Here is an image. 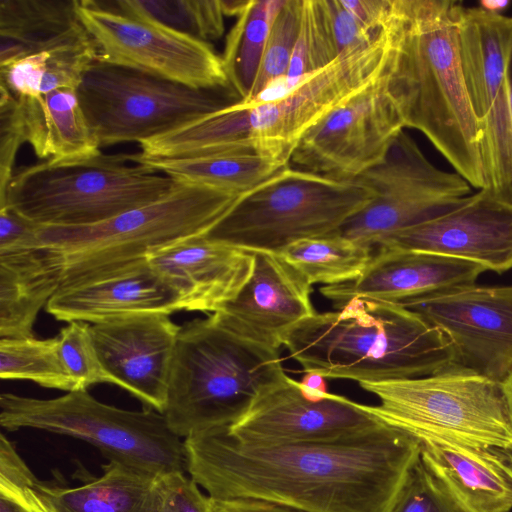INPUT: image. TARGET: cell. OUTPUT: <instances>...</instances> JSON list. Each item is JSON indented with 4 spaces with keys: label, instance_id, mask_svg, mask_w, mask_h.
I'll return each mask as SVG.
<instances>
[{
    "label": "cell",
    "instance_id": "1",
    "mask_svg": "<svg viewBox=\"0 0 512 512\" xmlns=\"http://www.w3.org/2000/svg\"><path fill=\"white\" fill-rule=\"evenodd\" d=\"M188 474L216 499L256 498L306 512H388L420 444L388 424L333 442L255 444L227 427L184 440Z\"/></svg>",
    "mask_w": 512,
    "mask_h": 512
},
{
    "label": "cell",
    "instance_id": "2",
    "mask_svg": "<svg viewBox=\"0 0 512 512\" xmlns=\"http://www.w3.org/2000/svg\"><path fill=\"white\" fill-rule=\"evenodd\" d=\"M463 5L451 0H391L383 25L382 74L405 128L418 130L475 189L485 188L482 133L462 70L458 27Z\"/></svg>",
    "mask_w": 512,
    "mask_h": 512
},
{
    "label": "cell",
    "instance_id": "3",
    "mask_svg": "<svg viewBox=\"0 0 512 512\" xmlns=\"http://www.w3.org/2000/svg\"><path fill=\"white\" fill-rule=\"evenodd\" d=\"M283 346L304 373L358 383L420 378L458 364L446 336L418 314L364 297L304 319Z\"/></svg>",
    "mask_w": 512,
    "mask_h": 512
},
{
    "label": "cell",
    "instance_id": "4",
    "mask_svg": "<svg viewBox=\"0 0 512 512\" xmlns=\"http://www.w3.org/2000/svg\"><path fill=\"white\" fill-rule=\"evenodd\" d=\"M240 194L179 183L168 195L85 226H41L38 237L60 288L84 284L146 260L148 253L205 235Z\"/></svg>",
    "mask_w": 512,
    "mask_h": 512
},
{
    "label": "cell",
    "instance_id": "5",
    "mask_svg": "<svg viewBox=\"0 0 512 512\" xmlns=\"http://www.w3.org/2000/svg\"><path fill=\"white\" fill-rule=\"evenodd\" d=\"M287 374L279 350L238 337L209 316L181 326L163 415L179 437L240 420Z\"/></svg>",
    "mask_w": 512,
    "mask_h": 512
},
{
    "label": "cell",
    "instance_id": "6",
    "mask_svg": "<svg viewBox=\"0 0 512 512\" xmlns=\"http://www.w3.org/2000/svg\"><path fill=\"white\" fill-rule=\"evenodd\" d=\"M179 183L130 154L100 153L17 170L0 208L9 207L41 226H85L163 198Z\"/></svg>",
    "mask_w": 512,
    "mask_h": 512
},
{
    "label": "cell",
    "instance_id": "7",
    "mask_svg": "<svg viewBox=\"0 0 512 512\" xmlns=\"http://www.w3.org/2000/svg\"><path fill=\"white\" fill-rule=\"evenodd\" d=\"M378 405L369 411L420 443L512 448V414L504 383L455 364L405 380L359 383Z\"/></svg>",
    "mask_w": 512,
    "mask_h": 512
},
{
    "label": "cell",
    "instance_id": "8",
    "mask_svg": "<svg viewBox=\"0 0 512 512\" xmlns=\"http://www.w3.org/2000/svg\"><path fill=\"white\" fill-rule=\"evenodd\" d=\"M371 199L356 180L287 165L241 194L205 236L252 253L279 254L294 242L336 234Z\"/></svg>",
    "mask_w": 512,
    "mask_h": 512
},
{
    "label": "cell",
    "instance_id": "9",
    "mask_svg": "<svg viewBox=\"0 0 512 512\" xmlns=\"http://www.w3.org/2000/svg\"><path fill=\"white\" fill-rule=\"evenodd\" d=\"M0 409V424L8 431L32 428L73 437L98 448L109 462L155 478L188 472L184 441L154 409L117 408L87 390L52 399L2 393Z\"/></svg>",
    "mask_w": 512,
    "mask_h": 512
},
{
    "label": "cell",
    "instance_id": "10",
    "mask_svg": "<svg viewBox=\"0 0 512 512\" xmlns=\"http://www.w3.org/2000/svg\"><path fill=\"white\" fill-rule=\"evenodd\" d=\"M77 94L101 147L140 144L240 101L232 88L195 89L101 61L86 71Z\"/></svg>",
    "mask_w": 512,
    "mask_h": 512
},
{
    "label": "cell",
    "instance_id": "11",
    "mask_svg": "<svg viewBox=\"0 0 512 512\" xmlns=\"http://www.w3.org/2000/svg\"><path fill=\"white\" fill-rule=\"evenodd\" d=\"M354 180L372 192V199L336 234L371 249L386 236L436 218L471 195L463 177L434 166L404 130L384 160Z\"/></svg>",
    "mask_w": 512,
    "mask_h": 512
},
{
    "label": "cell",
    "instance_id": "12",
    "mask_svg": "<svg viewBox=\"0 0 512 512\" xmlns=\"http://www.w3.org/2000/svg\"><path fill=\"white\" fill-rule=\"evenodd\" d=\"M387 54L388 39L382 28L284 95L252 104L240 102L248 109L256 152L280 167L289 165L299 141L311 128L382 76Z\"/></svg>",
    "mask_w": 512,
    "mask_h": 512
},
{
    "label": "cell",
    "instance_id": "13",
    "mask_svg": "<svg viewBox=\"0 0 512 512\" xmlns=\"http://www.w3.org/2000/svg\"><path fill=\"white\" fill-rule=\"evenodd\" d=\"M458 35L465 84L482 133L485 188L512 200V111L507 80L512 17L463 7Z\"/></svg>",
    "mask_w": 512,
    "mask_h": 512
},
{
    "label": "cell",
    "instance_id": "14",
    "mask_svg": "<svg viewBox=\"0 0 512 512\" xmlns=\"http://www.w3.org/2000/svg\"><path fill=\"white\" fill-rule=\"evenodd\" d=\"M78 15L95 44L97 61L195 89L232 88L222 57L209 43L101 1H79Z\"/></svg>",
    "mask_w": 512,
    "mask_h": 512
},
{
    "label": "cell",
    "instance_id": "15",
    "mask_svg": "<svg viewBox=\"0 0 512 512\" xmlns=\"http://www.w3.org/2000/svg\"><path fill=\"white\" fill-rule=\"evenodd\" d=\"M404 128L381 76L311 128L289 165L337 180H354L384 160Z\"/></svg>",
    "mask_w": 512,
    "mask_h": 512
},
{
    "label": "cell",
    "instance_id": "16",
    "mask_svg": "<svg viewBox=\"0 0 512 512\" xmlns=\"http://www.w3.org/2000/svg\"><path fill=\"white\" fill-rule=\"evenodd\" d=\"M385 424L365 404L310 388L286 375L227 429L246 443H321L362 435Z\"/></svg>",
    "mask_w": 512,
    "mask_h": 512
},
{
    "label": "cell",
    "instance_id": "17",
    "mask_svg": "<svg viewBox=\"0 0 512 512\" xmlns=\"http://www.w3.org/2000/svg\"><path fill=\"white\" fill-rule=\"evenodd\" d=\"M400 305L446 336L458 365L500 383L512 375V285L471 284Z\"/></svg>",
    "mask_w": 512,
    "mask_h": 512
},
{
    "label": "cell",
    "instance_id": "18",
    "mask_svg": "<svg viewBox=\"0 0 512 512\" xmlns=\"http://www.w3.org/2000/svg\"><path fill=\"white\" fill-rule=\"evenodd\" d=\"M434 253L497 273L512 269V200L483 188L456 208L386 236L376 247Z\"/></svg>",
    "mask_w": 512,
    "mask_h": 512
},
{
    "label": "cell",
    "instance_id": "19",
    "mask_svg": "<svg viewBox=\"0 0 512 512\" xmlns=\"http://www.w3.org/2000/svg\"><path fill=\"white\" fill-rule=\"evenodd\" d=\"M253 255L252 270L242 288L209 316L242 339L279 350L289 331L316 313L312 285L279 254Z\"/></svg>",
    "mask_w": 512,
    "mask_h": 512
},
{
    "label": "cell",
    "instance_id": "20",
    "mask_svg": "<svg viewBox=\"0 0 512 512\" xmlns=\"http://www.w3.org/2000/svg\"><path fill=\"white\" fill-rule=\"evenodd\" d=\"M180 328L169 314L148 313L90 324V333L114 385L163 414Z\"/></svg>",
    "mask_w": 512,
    "mask_h": 512
},
{
    "label": "cell",
    "instance_id": "21",
    "mask_svg": "<svg viewBox=\"0 0 512 512\" xmlns=\"http://www.w3.org/2000/svg\"><path fill=\"white\" fill-rule=\"evenodd\" d=\"M485 271L478 264L457 258L380 247L356 279L323 286L320 292L336 308L354 297L401 304L475 284Z\"/></svg>",
    "mask_w": 512,
    "mask_h": 512
},
{
    "label": "cell",
    "instance_id": "22",
    "mask_svg": "<svg viewBox=\"0 0 512 512\" xmlns=\"http://www.w3.org/2000/svg\"><path fill=\"white\" fill-rule=\"evenodd\" d=\"M146 259L178 291L183 310L212 314L247 281L254 255L199 235L153 250Z\"/></svg>",
    "mask_w": 512,
    "mask_h": 512
},
{
    "label": "cell",
    "instance_id": "23",
    "mask_svg": "<svg viewBox=\"0 0 512 512\" xmlns=\"http://www.w3.org/2000/svg\"><path fill=\"white\" fill-rule=\"evenodd\" d=\"M46 311L56 320L95 324L139 314L183 310L178 291L147 259L88 283L59 288Z\"/></svg>",
    "mask_w": 512,
    "mask_h": 512
},
{
    "label": "cell",
    "instance_id": "24",
    "mask_svg": "<svg viewBox=\"0 0 512 512\" xmlns=\"http://www.w3.org/2000/svg\"><path fill=\"white\" fill-rule=\"evenodd\" d=\"M420 459L466 512L512 509V466L499 449L424 442Z\"/></svg>",
    "mask_w": 512,
    "mask_h": 512
},
{
    "label": "cell",
    "instance_id": "25",
    "mask_svg": "<svg viewBox=\"0 0 512 512\" xmlns=\"http://www.w3.org/2000/svg\"><path fill=\"white\" fill-rule=\"evenodd\" d=\"M78 6V0H0V67L88 35Z\"/></svg>",
    "mask_w": 512,
    "mask_h": 512
},
{
    "label": "cell",
    "instance_id": "26",
    "mask_svg": "<svg viewBox=\"0 0 512 512\" xmlns=\"http://www.w3.org/2000/svg\"><path fill=\"white\" fill-rule=\"evenodd\" d=\"M104 473L77 487L50 486L37 479L41 495L56 512H161V478L109 462Z\"/></svg>",
    "mask_w": 512,
    "mask_h": 512
},
{
    "label": "cell",
    "instance_id": "27",
    "mask_svg": "<svg viewBox=\"0 0 512 512\" xmlns=\"http://www.w3.org/2000/svg\"><path fill=\"white\" fill-rule=\"evenodd\" d=\"M59 288V274L41 246L0 256V337L34 336L40 310Z\"/></svg>",
    "mask_w": 512,
    "mask_h": 512
},
{
    "label": "cell",
    "instance_id": "28",
    "mask_svg": "<svg viewBox=\"0 0 512 512\" xmlns=\"http://www.w3.org/2000/svg\"><path fill=\"white\" fill-rule=\"evenodd\" d=\"M131 159L181 183L243 194L262 183L280 167L258 153L191 158H150L140 153Z\"/></svg>",
    "mask_w": 512,
    "mask_h": 512
},
{
    "label": "cell",
    "instance_id": "29",
    "mask_svg": "<svg viewBox=\"0 0 512 512\" xmlns=\"http://www.w3.org/2000/svg\"><path fill=\"white\" fill-rule=\"evenodd\" d=\"M373 249L339 234L303 239L279 255L311 285H337L356 279L368 265Z\"/></svg>",
    "mask_w": 512,
    "mask_h": 512
},
{
    "label": "cell",
    "instance_id": "30",
    "mask_svg": "<svg viewBox=\"0 0 512 512\" xmlns=\"http://www.w3.org/2000/svg\"><path fill=\"white\" fill-rule=\"evenodd\" d=\"M284 0H249L227 36L222 57L229 83L240 101L256 77L271 25Z\"/></svg>",
    "mask_w": 512,
    "mask_h": 512
},
{
    "label": "cell",
    "instance_id": "31",
    "mask_svg": "<svg viewBox=\"0 0 512 512\" xmlns=\"http://www.w3.org/2000/svg\"><path fill=\"white\" fill-rule=\"evenodd\" d=\"M43 108L46 161H75L101 153L77 90L57 89L45 94Z\"/></svg>",
    "mask_w": 512,
    "mask_h": 512
},
{
    "label": "cell",
    "instance_id": "32",
    "mask_svg": "<svg viewBox=\"0 0 512 512\" xmlns=\"http://www.w3.org/2000/svg\"><path fill=\"white\" fill-rule=\"evenodd\" d=\"M115 11L154 21L209 43L225 30L220 0H118L101 1Z\"/></svg>",
    "mask_w": 512,
    "mask_h": 512
},
{
    "label": "cell",
    "instance_id": "33",
    "mask_svg": "<svg viewBox=\"0 0 512 512\" xmlns=\"http://www.w3.org/2000/svg\"><path fill=\"white\" fill-rule=\"evenodd\" d=\"M0 377L27 380L42 387L75 391L61 359L58 337L0 338Z\"/></svg>",
    "mask_w": 512,
    "mask_h": 512
},
{
    "label": "cell",
    "instance_id": "34",
    "mask_svg": "<svg viewBox=\"0 0 512 512\" xmlns=\"http://www.w3.org/2000/svg\"><path fill=\"white\" fill-rule=\"evenodd\" d=\"M327 0H302L300 25L283 94L331 64L339 55Z\"/></svg>",
    "mask_w": 512,
    "mask_h": 512
},
{
    "label": "cell",
    "instance_id": "35",
    "mask_svg": "<svg viewBox=\"0 0 512 512\" xmlns=\"http://www.w3.org/2000/svg\"><path fill=\"white\" fill-rule=\"evenodd\" d=\"M302 0H284L263 49L254 82L243 104L258 102L275 83L283 82L298 35Z\"/></svg>",
    "mask_w": 512,
    "mask_h": 512
},
{
    "label": "cell",
    "instance_id": "36",
    "mask_svg": "<svg viewBox=\"0 0 512 512\" xmlns=\"http://www.w3.org/2000/svg\"><path fill=\"white\" fill-rule=\"evenodd\" d=\"M37 478L14 445L0 437V512H56L41 495Z\"/></svg>",
    "mask_w": 512,
    "mask_h": 512
},
{
    "label": "cell",
    "instance_id": "37",
    "mask_svg": "<svg viewBox=\"0 0 512 512\" xmlns=\"http://www.w3.org/2000/svg\"><path fill=\"white\" fill-rule=\"evenodd\" d=\"M62 362L76 390H87L99 383L114 385L103 367L90 333V324L69 322L57 335Z\"/></svg>",
    "mask_w": 512,
    "mask_h": 512
},
{
    "label": "cell",
    "instance_id": "38",
    "mask_svg": "<svg viewBox=\"0 0 512 512\" xmlns=\"http://www.w3.org/2000/svg\"><path fill=\"white\" fill-rule=\"evenodd\" d=\"M388 512H466L420 459L410 468Z\"/></svg>",
    "mask_w": 512,
    "mask_h": 512
},
{
    "label": "cell",
    "instance_id": "39",
    "mask_svg": "<svg viewBox=\"0 0 512 512\" xmlns=\"http://www.w3.org/2000/svg\"><path fill=\"white\" fill-rule=\"evenodd\" d=\"M24 142H28V135L21 106L0 86V197L14 174L16 154Z\"/></svg>",
    "mask_w": 512,
    "mask_h": 512
},
{
    "label": "cell",
    "instance_id": "40",
    "mask_svg": "<svg viewBox=\"0 0 512 512\" xmlns=\"http://www.w3.org/2000/svg\"><path fill=\"white\" fill-rule=\"evenodd\" d=\"M40 225L9 207L0 208V256L22 253L40 247Z\"/></svg>",
    "mask_w": 512,
    "mask_h": 512
},
{
    "label": "cell",
    "instance_id": "41",
    "mask_svg": "<svg viewBox=\"0 0 512 512\" xmlns=\"http://www.w3.org/2000/svg\"><path fill=\"white\" fill-rule=\"evenodd\" d=\"M163 505L161 512H210L209 496L185 474L177 473L161 478Z\"/></svg>",
    "mask_w": 512,
    "mask_h": 512
},
{
    "label": "cell",
    "instance_id": "42",
    "mask_svg": "<svg viewBox=\"0 0 512 512\" xmlns=\"http://www.w3.org/2000/svg\"><path fill=\"white\" fill-rule=\"evenodd\" d=\"M327 6L340 53L381 30L372 31L366 27L342 0H327Z\"/></svg>",
    "mask_w": 512,
    "mask_h": 512
},
{
    "label": "cell",
    "instance_id": "43",
    "mask_svg": "<svg viewBox=\"0 0 512 512\" xmlns=\"http://www.w3.org/2000/svg\"><path fill=\"white\" fill-rule=\"evenodd\" d=\"M210 512H306L281 503L256 498L216 499L209 497Z\"/></svg>",
    "mask_w": 512,
    "mask_h": 512
},
{
    "label": "cell",
    "instance_id": "44",
    "mask_svg": "<svg viewBox=\"0 0 512 512\" xmlns=\"http://www.w3.org/2000/svg\"><path fill=\"white\" fill-rule=\"evenodd\" d=\"M511 4L508 0H482L479 2V8L493 14H502Z\"/></svg>",
    "mask_w": 512,
    "mask_h": 512
},
{
    "label": "cell",
    "instance_id": "45",
    "mask_svg": "<svg viewBox=\"0 0 512 512\" xmlns=\"http://www.w3.org/2000/svg\"><path fill=\"white\" fill-rule=\"evenodd\" d=\"M324 379V377L317 374L305 373L301 382L310 388L326 391V383Z\"/></svg>",
    "mask_w": 512,
    "mask_h": 512
},
{
    "label": "cell",
    "instance_id": "46",
    "mask_svg": "<svg viewBox=\"0 0 512 512\" xmlns=\"http://www.w3.org/2000/svg\"><path fill=\"white\" fill-rule=\"evenodd\" d=\"M507 80H508V86H509V92H510V104H511V111H512V49L510 52V56L507 63Z\"/></svg>",
    "mask_w": 512,
    "mask_h": 512
},
{
    "label": "cell",
    "instance_id": "47",
    "mask_svg": "<svg viewBox=\"0 0 512 512\" xmlns=\"http://www.w3.org/2000/svg\"><path fill=\"white\" fill-rule=\"evenodd\" d=\"M505 391L508 397L510 410L512 414V375L504 382Z\"/></svg>",
    "mask_w": 512,
    "mask_h": 512
},
{
    "label": "cell",
    "instance_id": "48",
    "mask_svg": "<svg viewBox=\"0 0 512 512\" xmlns=\"http://www.w3.org/2000/svg\"><path fill=\"white\" fill-rule=\"evenodd\" d=\"M499 450L502 452L504 457L508 460V462L512 466V448H509V449H499Z\"/></svg>",
    "mask_w": 512,
    "mask_h": 512
}]
</instances>
